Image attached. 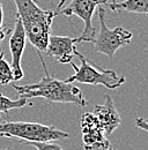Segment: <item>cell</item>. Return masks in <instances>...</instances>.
I'll return each mask as SVG.
<instances>
[{
    "instance_id": "8992f818",
    "label": "cell",
    "mask_w": 148,
    "mask_h": 150,
    "mask_svg": "<svg viewBox=\"0 0 148 150\" xmlns=\"http://www.w3.org/2000/svg\"><path fill=\"white\" fill-rule=\"evenodd\" d=\"M108 0H72L66 7L58 11L57 15L60 13L65 16H78L83 22V30L79 37L78 43H94L96 37V29L92 25V15L98 6L107 5Z\"/></svg>"
},
{
    "instance_id": "52a82bcc",
    "label": "cell",
    "mask_w": 148,
    "mask_h": 150,
    "mask_svg": "<svg viewBox=\"0 0 148 150\" xmlns=\"http://www.w3.org/2000/svg\"><path fill=\"white\" fill-rule=\"evenodd\" d=\"M80 127L85 150H110V142L92 112L82 114Z\"/></svg>"
},
{
    "instance_id": "30bf717a",
    "label": "cell",
    "mask_w": 148,
    "mask_h": 150,
    "mask_svg": "<svg viewBox=\"0 0 148 150\" xmlns=\"http://www.w3.org/2000/svg\"><path fill=\"white\" fill-rule=\"evenodd\" d=\"M104 98L105 99L103 104L94 106L92 114L96 117L97 121L103 128L105 136H109L115 132V129L118 128V126L122 122V118L118 111L116 110V106L113 104L111 96L105 95Z\"/></svg>"
},
{
    "instance_id": "7a4b0ae2",
    "label": "cell",
    "mask_w": 148,
    "mask_h": 150,
    "mask_svg": "<svg viewBox=\"0 0 148 150\" xmlns=\"http://www.w3.org/2000/svg\"><path fill=\"white\" fill-rule=\"evenodd\" d=\"M27 38L38 53L45 52L56 12L41 8L35 0H14Z\"/></svg>"
},
{
    "instance_id": "2e32d148",
    "label": "cell",
    "mask_w": 148,
    "mask_h": 150,
    "mask_svg": "<svg viewBox=\"0 0 148 150\" xmlns=\"http://www.w3.org/2000/svg\"><path fill=\"white\" fill-rule=\"evenodd\" d=\"M135 126H137L138 128H140V129H142V131H145L148 133V121L145 120L144 118H137V120H135Z\"/></svg>"
},
{
    "instance_id": "5b68a950",
    "label": "cell",
    "mask_w": 148,
    "mask_h": 150,
    "mask_svg": "<svg viewBox=\"0 0 148 150\" xmlns=\"http://www.w3.org/2000/svg\"><path fill=\"white\" fill-rule=\"evenodd\" d=\"M98 22H100V33L96 34L94 40V49L97 53L112 58L115 53L129 45L132 39V33L124 29L123 27H116L109 29L105 23V11L103 7L98 8Z\"/></svg>"
},
{
    "instance_id": "9c48e42d",
    "label": "cell",
    "mask_w": 148,
    "mask_h": 150,
    "mask_svg": "<svg viewBox=\"0 0 148 150\" xmlns=\"http://www.w3.org/2000/svg\"><path fill=\"white\" fill-rule=\"evenodd\" d=\"M26 42H27V35H26L23 24H22L20 18L16 16L14 30L9 38V51H11V56H12L11 66L13 68L15 81H20L23 77V71L21 67V59H22L23 51L26 49Z\"/></svg>"
},
{
    "instance_id": "ac0fdd59",
    "label": "cell",
    "mask_w": 148,
    "mask_h": 150,
    "mask_svg": "<svg viewBox=\"0 0 148 150\" xmlns=\"http://www.w3.org/2000/svg\"><path fill=\"white\" fill-rule=\"evenodd\" d=\"M110 150H116V149H110Z\"/></svg>"
},
{
    "instance_id": "e0dca14e",
    "label": "cell",
    "mask_w": 148,
    "mask_h": 150,
    "mask_svg": "<svg viewBox=\"0 0 148 150\" xmlns=\"http://www.w3.org/2000/svg\"><path fill=\"white\" fill-rule=\"evenodd\" d=\"M65 1H66V0H59V4H58V6H57V11H56V14L58 13V11H59V9H61V8L64 7V5H65Z\"/></svg>"
},
{
    "instance_id": "d6986e66",
    "label": "cell",
    "mask_w": 148,
    "mask_h": 150,
    "mask_svg": "<svg viewBox=\"0 0 148 150\" xmlns=\"http://www.w3.org/2000/svg\"><path fill=\"white\" fill-rule=\"evenodd\" d=\"M6 150H11V149H6Z\"/></svg>"
},
{
    "instance_id": "5bb4252c",
    "label": "cell",
    "mask_w": 148,
    "mask_h": 150,
    "mask_svg": "<svg viewBox=\"0 0 148 150\" xmlns=\"http://www.w3.org/2000/svg\"><path fill=\"white\" fill-rule=\"evenodd\" d=\"M28 144L35 147L37 150H64L53 142H28Z\"/></svg>"
},
{
    "instance_id": "277c9868",
    "label": "cell",
    "mask_w": 148,
    "mask_h": 150,
    "mask_svg": "<svg viewBox=\"0 0 148 150\" xmlns=\"http://www.w3.org/2000/svg\"><path fill=\"white\" fill-rule=\"evenodd\" d=\"M75 56L80 60V66H76L74 62H70L74 72L67 80H65L68 83L79 82L85 84H92V86H103L107 89H117L122 84L125 83V77L123 75H118L112 69H103L98 66L94 65L90 60H88L82 53H80L78 50L75 52Z\"/></svg>"
},
{
    "instance_id": "6da1fadb",
    "label": "cell",
    "mask_w": 148,
    "mask_h": 150,
    "mask_svg": "<svg viewBox=\"0 0 148 150\" xmlns=\"http://www.w3.org/2000/svg\"><path fill=\"white\" fill-rule=\"evenodd\" d=\"M42 65L45 71V76L36 83L18 86L12 83L13 89L18 93V97L30 99V98H43L49 103H63L74 104L78 108H85L88 102L85 99L81 90L73 83H68L65 80H58L48 73V68L41 53H38Z\"/></svg>"
},
{
    "instance_id": "9a60e30c",
    "label": "cell",
    "mask_w": 148,
    "mask_h": 150,
    "mask_svg": "<svg viewBox=\"0 0 148 150\" xmlns=\"http://www.w3.org/2000/svg\"><path fill=\"white\" fill-rule=\"evenodd\" d=\"M7 33H8V30H5V28H4V11H2V6L0 4V51H1V42L6 37Z\"/></svg>"
},
{
    "instance_id": "8fae6325",
    "label": "cell",
    "mask_w": 148,
    "mask_h": 150,
    "mask_svg": "<svg viewBox=\"0 0 148 150\" xmlns=\"http://www.w3.org/2000/svg\"><path fill=\"white\" fill-rule=\"evenodd\" d=\"M113 12H129L148 16V0H124L120 2L107 4Z\"/></svg>"
},
{
    "instance_id": "4fadbf2b",
    "label": "cell",
    "mask_w": 148,
    "mask_h": 150,
    "mask_svg": "<svg viewBox=\"0 0 148 150\" xmlns=\"http://www.w3.org/2000/svg\"><path fill=\"white\" fill-rule=\"evenodd\" d=\"M14 80V73L11 64L5 59L4 53L0 51V84L6 86L9 83H13Z\"/></svg>"
},
{
    "instance_id": "ffe728a7",
    "label": "cell",
    "mask_w": 148,
    "mask_h": 150,
    "mask_svg": "<svg viewBox=\"0 0 148 150\" xmlns=\"http://www.w3.org/2000/svg\"><path fill=\"white\" fill-rule=\"evenodd\" d=\"M0 150H2V149H0Z\"/></svg>"
},
{
    "instance_id": "3957f363",
    "label": "cell",
    "mask_w": 148,
    "mask_h": 150,
    "mask_svg": "<svg viewBox=\"0 0 148 150\" xmlns=\"http://www.w3.org/2000/svg\"><path fill=\"white\" fill-rule=\"evenodd\" d=\"M70 135L55 126L29 121H0V137L15 139L22 142H53Z\"/></svg>"
},
{
    "instance_id": "7c38bea8",
    "label": "cell",
    "mask_w": 148,
    "mask_h": 150,
    "mask_svg": "<svg viewBox=\"0 0 148 150\" xmlns=\"http://www.w3.org/2000/svg\"><path fill=\"white\" fill-rule=\"evenodd\" d=\"M33 106V103L28 102V99L18 97V99H11L2 94H0V117L1 114H8L13 109H22L24 106Z\"/></svg>"
},
{
    "instance_id": "ba28073f",
    "label": "cell",
    "mask_w": 148,
    "mask_h": 150,
    "mask_svg": "<svg viewBox=\"0 0 148 150\" xmlns=\"http://www.w3.org/2000/svg\"><path fill=\"white\" fill-rule=\"evenodd\" d=\"M76 38L74 37L50 34L45 49L46 56L53 58L59 64H70L76 52Z\"/></svg>"
}]
</instances>
